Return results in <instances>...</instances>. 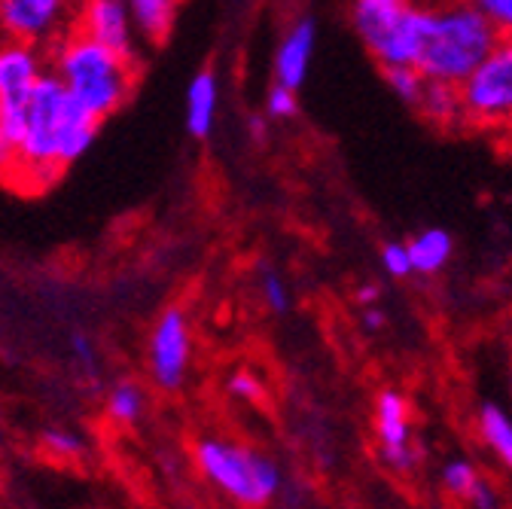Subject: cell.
<instances>
[{"label": "cell", "mask_w": 512, "mask_h": 509, "mask_svg": "<svg viewBox=\"0 0 512 509\" xmlns=\"http://www.w3.org/2000/svg\"><path fill=\"white\" fill-rule=\"evenodd\" d=\"M0 4H4V0H0Z\"/></svg>", "instance_id": "obj_33"}, {"label": "cell", "mask_w": 512, "mask_h": 509, "mask_svg": "<svg viewBox=\"0 0 512 509\" xmlns=\"http://www.w3.org/2000/svg\"><path fill=\"white\" fill-rule=\"evenodd\" d=\"M409 4L412 0H354V10H351L354 28L375 61L381 58V52L388 49L397 28L403 25Z\"/></svg>", "instance_id": "obj_11"}, {"label": "cell", "mask_w": 512, "mask_h": 509, "mask_svg": "<svg viewBox=\"0 0 512 509\" xmlns=\"http://www.w3.org/2000/svg\"><path fill=\"white\" fill-rule=\"evenodd\" d=\"M467 4L497 31V37H512V0H467Z\"/></svg>", "instance_id": "obj_22"}, {"label": "cell", "mask_w": 512, "mask_h": 509, "mask_svg": "<svg viewBox=\"0 0 512 509\" xmlns=\"http://www.w3.org/2000/svg\"><path fill=\"white\" fill-rule=\"evenodd\" d=\"M71 348H74V357H77L80 369H83L86 375H95V369H98V357H95L92 342H89L83 333H74V336H71Z\"/></svg>", "instance_id": "obj_28"}, {"label": "cell", "mask_w": 512, "mask_h": 509, "mask_svg": "<svg viewBox=\"0 0 512 509\" xmlns=\"http://www.w3.org/2000/svg\"><path fill=\"white\" fill-rule=\"evenodd\" d=\"M384 80H388V86L394 89V95L406 104H418L424 86H427V77L415 68V65H391L384 68Z\"/></svg>", "instance_id": "obj_19"}, {"label": "cell", "mask_w": 512, "mask_h": 509, "mask_svg": "<svg viewBox=\"0 0 512 509\" xmlns=\"http://www.w3.org/2000/svg\"><path fill=\"white\" fill-rule=\"evenodd\" d=\"M375 433L381 442V455L391 470L409 473L418 464V452L412 449V424L409 403L397 391H384L375 406Z\"/></svg>", "instance_id": "obj_10"}, {"label": "cell", "mask_w": 512, "mask_h": 509, "mask_svg": "<svg viewBox=\"0 0 512 509\" xmlns=\"http://www.w3.org/2000/svg\"><path fill=\"white\" fill-rule=\"evenodd\" d=\"M74 28L83 31L86 37L110 46L113 52L125 55V58H138V31H135V19L132 10H128V0H80L77 7V19Z\"/></svg>", "instance_id": "obj_9"}, {"label": "cell", "mask_w": 512, "mask_h": 509, "mask_svg": "<svg viewBox=\"0 0 512 509\" xmlns=\"http://www.w3.org/2000/svg\"><path fill=\"white\" fill-rule=\"evenodd\" d=\"M430 122L436 125H452L461 122V89L455 83H442V80H427L418 104H415Z\"/></svg>", "instance_id": "obj_16"}, {"label": "cell", "mask_w": 512, "mask_h": 509, "mask_svg": "<svg viewBox=\"0 0 512 509\" xmlns=\"http://www.w3.org/2000/svg\"><path fill=\"white\" fill-rule=\"evenodd\" d=\"M260 290H263L266 305H269L275 314H284V311L290 308V290H287V284H284L275 272H263V278H260Z\"/></svg>", "instance_id": "obj_26"}, {"label": "cell", "mask_w": 512, "mask_h": 509, "mask_svg": "<svg viewBox=\"0 0 512 509\" xmlns=\"http://www.w3.org/2000/svg\"><path fill=\"white\" fill-rule=\"evenodd\" d=\"M40 445H43V452H46V455H52V458H58V461H77V458H83V452H86V442H83L77 433L61 430V427L43 430Z\"/></svg>", "instance_id": "obj_21"}, {"label": "cell", "mask_w": 512, "mask_h": 509, "mask_svg": "<svg viewBox=\"0 0 512 509\" xmlns=\"http://www.w3.org/2000/svg\"><path fill=\"white\" fill-rule=\"evenodd\" d=\"M80 0H4L0 4V34L34 46H55L74 31Z\"/></svg>", "instance_id": "obj_7"}, {"label": "cell", "mask_w": 512, "mask_h": 509, "mask_svg": "<svg viewBox=\"0 0 512 509\" xmlns=\"http://www.w3.org/2000/svg\"><path fill=\"white\" fill-rule=\"evenodd\" d=\"M430 4V34L415 68L427 80L461 86L500 37L467 0H430Z\"/></svg>", "instance_id": "obj_2"}, {"label": "cell", "mask_w": 512, "mask_h": 509, "mask_svg": "<svg viewBox=\"0 0 512 509\" xmlns=\"http://www.w3.org/2000/svg\"><path fill=\"white\" fill-rule=\"evenodd\" d=\"M479 436L506 467H512V415L509 412H503L500 406H491V403L482 406Z\"/></svg>", "instance_id": "obj_17"}, {"label": "cell", "mask_w": 512, "mask_h": 509, "mask_svg": "<svg viewBox=\"0 0 512 509\" xmlns=\"http://www.w3.org/2000/svg\"><path fill=\"white\" fill-rule=\"evenodd\" d=\"M479 482L482 479H479V473H476V467L470 461H448L442 467V488L452 497H458V500L470 503V497L476 494Z\"/></svg>", "instance_id": "obj_20"}, {"label": "cell", "mask_w": 512, "mask_h": 509, "mask_svg": "<svg viewBox=\"0 0 512 509\" xmlns=\"http://www.w3.org/2000/svg\"><path fill=\"white\" fill-rule=\"evenodd\" d=\"M381 296V290L375 287V284H366V287H360L357 290V299L363 302V305H375V299Z\"/></svg>", "instance_id": "obj_30"}, {"label": "cell", "mask_w": 512, "mask_h": 509, "mask_svg": "<svg viewBox=\"0 0 512 509\" xmlns=\"http://www.w3.org/2000/svg\"><path fill=\"white\" fill-rule=\"evenodd\" d=\"M196 467L223 497L238 506H266L281 491V470L269 458L229 439H199Z\"/></svg>", "instance_id": "obj_4"}, {"label": "cell", "mask_w": 512, "mask_h": 509, "mask_svg": "<svg viewBox=\"0 0 512 509\" xmlns=\"http://www.w3.org/2000/svg\"><path fill=\"white\" fill-rule=\"evenodd\" d=\"M189 357H192L189 317L183 308L171 305L162 311V317L150 333V348H147L150 378L162 391H177L186 381Z\"/></svg>", "instance_id": "obj_8"}, {"label": "cell", "mask_w": 512, "mask_h": 509, "mask_svg": "<svg viewBox=\"0 0 512 509\" xmlns=\"http://www.w3.org/2000/svg\"><path fill=\"white\" fill-rule=\"evenodd\" d=\"M0 445H4V424H0Z\"/></svg>", "instance_id": "obj_32"}, {"label": "cell", "mask_w": 512, "mask_h": 509, "mask_svg": "<svg viewBox=\"0 0 512 509\" xmlns=\"http://www.w3.org/2000/svg\"><path fill=\"white\" fill-rule=\"evenodd\" d=\"M16 171H19V147H16V138L7 129L4 116H0V180L13 183Z\"/></svg>", "instance_id": "obj_24"}, {"label": "cell", "mask_w": 512, "mask_h": 509, "mask_svg": "<svg viewBox=\"0 0 512 509\" xmlns=\"http://www.w3.org/2000/svg\"><path fill=\"white\" fill-rule=\"evenodd\" d=\"M229 394L238 397V400H247V403H260L263 400V385H260V378H256L253 372H235L229 378Z\"/></svg>", "instance_id": "obj_27"}, {"label": "cell", "mask_w": 512, "mask_h": 509, "mask_svg": "<svg viewBox=\"0 0 512 509\" xmlns=\"http://www.w3.org/2000/svg\"><path fill=\"white\" fill-rule=\"evenodd\" d=\"M266 113L272 119H290L299 113V101H296V89L284 86V83H275L266 95Z\"/></svg>", "instance_id": "obj_23"}, {"label": "cell", "mask_w": 512, "mask_h": 509, "mask_svg": "<svg viewBox=\"0 0 512 509\" xmlns=\"http://www.w3.org/2000/svg\"><path fill=\"white\" fill-rule=\"evenodd\" d=\"M147 406V394L135 385V381H119L113 385V391L107 394V418L119 427L135 424L144 415Z\"/></svg>", "instance_id": "obj_18"}, {"label": "cell", "mask_w": 512, "mask_h": 509, "mask_svg": "<svg viewBox=\"0 0 512 509\" xmlns=\"http://www.w3.org/2000/svg\"><path fill=\"white\" fill-rule=\"evenodd\" d=\"M128 10H132L141 43L159 46L171 37L180 0H128Z\"/></svg>", "instance_id": "obj_14"}, {"label": "cell", "mask_w": 512, "mask_h": 509, "mask_svg": "<svg viewBox=\"0 0 512 509\" xmlns=\"http://www.w3.org/2000/svg\"><path fill=\"white\" fill-rule=\"evenodd\" d=\"M68 101H71V92L64 89V83L52 71H46L31 89L28 104H25L22 132L16 138L19 171L13 183L19 189L40 193V189L52 186L61 177L64 165L58 162V129H61Z\"/></svg>", "instance_id": "obj_3"}, {"label": "cell", "mask_w": 512, "mask_h": 509, "mask_svg": "<svg viewBox=\"0 0 512 509\" xmlns=\"http://www.w3.org/2000/svg\"><path fill=\"white\" fill-rule=\"evenodd\" d=\"M406 247H409V257H412V272L436 275L439 269L448 266V260H452L455 241L445 229H424Z\"/></svg>", "instance_id": "obj_15"}, {"label": "cell", "mask_w": 512, "mask_h": 509, "mask_svg": "<svg viewBox=\"0 0 512 509\" xmlns=\"http://www.w3.org/2000/svg\"><path fill=\"white\" fill-rule=\"evenodd\" d=\"M314 37L317 34H314V22L311 19H302V22H296L287 31V37L281 40L278 55H275V83H284V86L299 92V86L305 83L308 68H311Z\"/></svg>", "instance_id": "obj_12"}, {"label": "cell", "mask_w": 512, "mask_h": 509, "mask_svg": "<svg viewBox=\"0 0 512 509\" xmlns=\"http://www.w3.org/2000/svg\"><path fill=\"white\" fill-rule=\"evenodd\" d=\"M52 74L80 104L107 119L132 95L141 61L125 58L74 28L52 46Z\"/></svg>", "instance_id": "obj_1"}, {"label": "cell", "mask_w": 512, "mask_h": 509, "mask_svg": "<svg viewBox=\"0 0 512 509\" xmlns=\"http://www.w3.org/2000/svg\"><path fill=\"white\" fill-rule=\"evenodd\" d=\"M363 324H366L369 330H378V327L384 324V314H381L378 308H369V311L363 314Z\"/></svg>", "instance_id": "obj_31"}, {"label": "cell", "mask_w": 512, "mask_h": 509, "mask_svg": "<svg viewBox=\"0 0 512 509\" xmlns=\"http://www.w3.org/2000/svg\"><path fill=\"white\" fill-rule=\"evenodd\" d=\"M458 89L464 125L512 135V37H500Z\"/></svg>", "instance_id": "obj_5"}, {"label": "cell", "mask_w": 512, "mask_h": 509, "mask_svg": "<svg viewBox=\"0 0 512 509\" xmlns=\"http://www.w3.org/2000/svg\"><path fill=\"white\" fill-rule=\"evenodd\" d=\"M46 74V58L40 46L4 37L0 40V116L13 138H19L25 122V104L37 80Z\"/></svg>", "instance_id": "obj_6"}, {"label": "cell", "mask_w": 512, "mask_h": 509, "mask_svg": "<svg viewBox=\"0 0 512 509\" xmlns=\"http://www.w3.org/2000/svg\"><path fill=\"white\" fill-rule=\"evenodd\" d=\"M217 104H220V86L211 71H202L192 77L186 89V129L192 138H208L217 122Z\"/></svg>", "instance_id": "obj_13"}, {"label": "cell", "mask_w": 512, "mask_h": 509, "mask_svg": "<svg viewBox=\"0 0 512 509\" xmlns=\"http://www.w3.org/2000/svg\"><path fill=\"white\" fill-rule=\"evenodd\" d=\"M250 138L253 141H266V119L263 116H250Z\"/></svg>", "instance_id": "obj_29"}, {"label": "cell", "mask_w": 512, "mask_h": 509, "mask_svg": "<svg viewBox=\"0 0 512 509\" xmlns=\"http://www.w3.org/2000/svg\"><path fill=\"white\" fill-rule=\"evenodd\" d=\"M381 266H384V272H388L391 278H406V275H412L409 247L400 244V241L384 244V250H381Z\"/></svg>", "instance_id": "obj_25"}]
</instances>
